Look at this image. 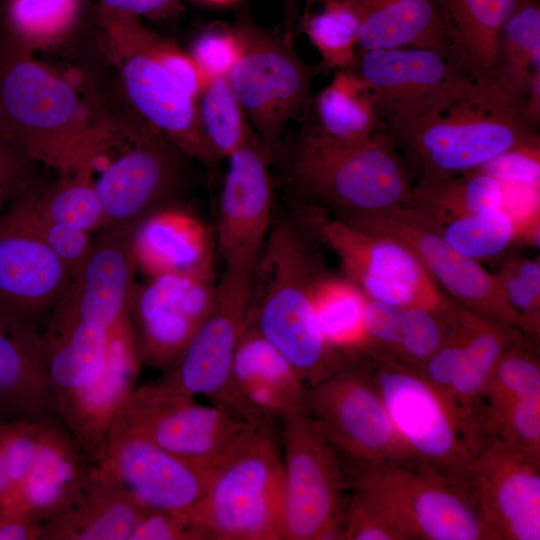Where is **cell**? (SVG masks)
<instances>
[{
	"label": "cell",
	"mask_w": 540,
	"mask_h": 540,
	"mask_svg": "<svg viewBox=\"0 0 540 540\" xmlns=\"http://www.w3.org/2000/svg\"><path fill=\"white\" fill-rule=\"evenodd\" d=\"M479 428L483 445L497 441L540 464V396L483 413Z\"/></svg>",
	"instance_id": "obj_45"
},
{
	"label": "cell",
	"mask_w": 540,
	"mask_h": 540,
	"mask_svg": "<svg viewBox=\"0 0 540 540\" xmlns=\"http://www.w3.org/2000/svg\"><path fill=\"white\" fill-rule=\"evenodd\" d=\"M134 248L136 269L148 277L187 271L216 257L213 231L182 202L144 219Z\"/></svg>",
	"instance_id": "obj_29"
},
{
	"label": "cell",
	"mask_w": 540,
	"mask_h": 540,
	"mask_svg": "<svg viewBox=\"0 0 540 540\" xmlns=\"http://www.w3.org/2000/svg\"><path fill=\"white\" fill-rule=\"evenodd\" d=\"M44 526L26 510L0 507V540H42Z\"/></svg>",
	"instance_id": "obj_56"
},
{
	"label": "cell",
	"mask_w": 540,
	"mask_h": 540,
	"mask_svg": "<svg viewBox=\"0 0 540 540\" xmlns=\"http://www.w3.org/2000/svg\"><path fill=\"white\" fill-rule=\"evenodd\" d=\"M347 473L405 540H492L461 487L425 464Z\"/></svg>",
	"instance_id": "obj_13"
},
{
	"label": "cell",
	"mask_w": 540,
	"mask_h": 540,
	"mask_svg": "<svg viewBox=\"0 0 540 540\" xmlns=\"http://www.w3.org/2000/svg\"><path fill=\"white\" fill-rule=\"evenodd\" d=\"M318 244L292 212L274 211L247 298L246 326L280 351L308 387L345 364L325 342L312 305L313 282L326 270Z\"/></svg>",
	"instance_id": "obj_1"
},
{
	"label": "cell",
	"mask_w": 540,
	"mask_h": 540,
	"mask_svg": "<svg viewBox=\"0 0 540 540\" xmlns=\"http://www.w3.org/2000/svg\"><path fill=\"white\" fill-rule=\"evenodd\" d=\"M386 130L418 178L475 171L539 136L498 86L476 82Z\"/></svg>",
	"instance_id": "obj_3"
},
{
	"label": "cell",
	"mask_w": 540,
	"mask_h": 540,
	"mask_svg": "<svg viewBox=\"0 0 540 540\" xmlns=\"http://www.w3.org/2000/svg\"><path fill=\"white\" fill-rule=\"evenodd\" d=\"M304 413L347 471L421 463L392 421L362 362L346 364L306 391Z\"/></svg>",
	"instance_id": "obj_10"
},
{
	"label": "cell",
	"mask_w": 540,
	"mask_h": 540,
	"mask_svg": "<svg viewBox=\"0 0 540 540\" xmlns=\"http://www.w3.org/2000/svg\"><path fill=\"white\" fill-rule=\"evenodd\" d=\"M226 161L215 251L223 269L251 271L274 216L271 163L255 134Z\"/></svg>",
	"instance_id": "obj_20"
},
{
	"label": "cell",
	"mask_w": 540,
	"mask_h": 540,
	"mask_svg": "<svg viewBox=\"0 0 540 540\" xmlns=\"http://www.w3.org/2000/svg\"><path fill=\"white\" fill-rule=\"evenodd\" d=\"M3 463V436H2V422H0V473Z\"/></svg>",
	"instance_id": "obj_60"
},
{
	"label": "cell",
	"mask_w": 540,
	"mask_h": 540,
	"mask_svg": "<svg viewBox=\"0 0 540 540\" xmlns=\"http://www.w3.org/2000/svg\"><path fill=\"white\" fill-rule=\"evenodd\" d=\"M344 222L402 243L453 301L489 321L521 330L519 316L506 301L495 275L452 248L413 206L391 208Z\"/></svg>",
	"instance_id": "obj_15"
},
{
	"label": "cell",
	"mask_w": 540,
	"mask_h": 540,
	"mask_svg": "<svg viewBox=\"0 0 540 540\" xmlns=\"http://www.w3.org/2000/svg\"><path fill=\"white\" fill-rule=\"evenodd\" d=\"M115 417L160 448L206 472L249 422L223 405L203 404L156 380L136 387Z\"/></svg>",
	"instance_id": "obj_16"
},
{
	"label": "cell",
	"mask_w": 540,
	"mask_h": 540,
	"mask_svg": "<svg viewBox=\"0 0 540 540\" xmlns=\"http://www.w3.org/2000/svg\"><path fill=\"white\" fill-rule=\"evenodd\" d=\"M281 423L283 540H341L350 492L342 459L305 413Z\"/></svg>",
	"instance_id": "obj_12"
},
{
	"label": "cell",
	"mask_w": 540,
	"mask_h": 540,
	"mask_svg": "<svg viewBox=\"0 0 540 540\" xmlns=\"http://www.w3.org/2000/svg\"><path fill=\"white\" fill-rule=\"evenodd\" d=\"M10 208L50 247L64 265L72 282L76 280L92 249L90 232L38 216L30 209L23 195Z\"/></svg>",
	"instance_id": "obj_48"
},
{
	"label": "cell",
	"mask_w": 540,
	"mask_h": 540,
	"mask_svg": "<svg viewBox=\"0 0 540 540\" xmlns=\"http://www.w3.org/2000/svg\"><path fill=\"white\" fill-rule=\"evenodd\" d=\"M61 421L37 329L0 323V422Z\"/></svg>",
	"instance_id": "obj_28"
},
{
	"label": "cell",
	"mask_w": 540,
	"mask_h": 540,
	"mask_svg": "<svg viewBox=\"0 0 540 540\" xmlns=\"http://www.w3.org/2000/svg\"><path fill=\"white\" fill-rule=\"evenodd\" d=\"M284 6L283 31L282 33L291 41L294 40V33L298 22V0H282ZM314 0H306L311 2Z\"/></svg>",
	"instance_id": "obj_58"
},
{
	"label": "cell",
	"mask_w": 540,
	"mask_h": 540,
	"mask_svg": "<svg viewBox=\"0 0 540 540\" xmlns=\"http://www.w3.org/2000/svg\"><path fill=\"white\" fill-rule=\"evenodd\" d=\"M95 463L61 421L44 424L20 508L44 526L81 498L92 479Z\"/></svg>",
	"instance_id": "obj_27"
},
{
	"label": "cell",
	"mask_w": 540,
	"mask_h": 540,
	"mask_svg": "<svg viewBox=\"0 0 540 540\" xmlns=\"http://www.w3.org/2000/svg\"><path fill=\"white\" fill-rule=\"evenodd\" d=\"M292 213L339 258L344 276L371 300L395 307L447 309L452 299L413 252L385 236L357 229L323 207L294 200Z\"/></svg>",
	"instance_id": "obj_11"
},
{
	"label": "cell",
	"mask_w": 540,
	"mask_h": 540,
	"mask_svg": "<svg viewBox=\"0 0 540 540\" xmlns=\"http://www.w3.org/2000/svg\"><path fill=\"white\" fill-rule=\"evenodd\" d=\"M199 3L212 7H229L238 4L241 0H196Z\"/></svg>",
	"instance_id": "obj_59"
},
{
	"label": "cell",
	"mask_w": 540,
	"mask_h": 540,
	"mask_svg": "<svg viewBox=\"0 0 540 540\" xmlns=\"http://www.w3.org/2000/svg\"><path fill=\"white\" fill-rule=\"evenodd\" d=\"M308 386L294 366L255 328L246 326L231 372L230 408L247 421L304 413Z\"/></svg>",
	"instance_id": "obj_24"
},
{
	"label": "cell",
	"mask_w": 540,
	"mask_h": 540,
	"mask_svg": "<svg viewBox=\"0 0 540 540\" xmlns=\"http://www.w3.org/2000/svg\"><path fill=\"white\" fill-rule=\"evenodd\" d=\"M278 158L294 200L319 205L339 220L413 205L414 175L387 130L340 144L303 126Z\"/></svg>",
	"instance_id": "obj_2"
},
{
	"label": "cell",
	"mask_w": 540,
	"mask_h": 540,
	"mask_svg": "<svg viewBox=\"0 0 540 540\" xmlns=\"http://www.w3.org/2000/svg\"><path fill=\"white\" fill-rule=\"evenodd\" d=\"M540 70V3L522 0L504 23L494 84L521 106Z\"/></svg>",
	"instance_id": "obj_38"
},
{
	"label": "cell",
	"mask_w": 540,
	"mask_h": 540,
	"mask_svg": "<svg viewBox=\"0 0 540 540\" xmlns=\"http://www.w3.org/2000/svg\"><path fill=\"white\" fill-rule=\"evenodd\" d=\"M250 274L251 271L223 269L211 312L157 382L172 391L203 396L231 409V372L246 327Z\"/></svg>",
	"instance_id": "obj_17"
},
{
	"label": "cell",
	"mask_w": 540,
	"mask_h": 540,
	"mask_svg": "<svg viewBox=\"0 0 540 540\" xmlns=\"http://www.w3.org/2000/svg\"><path fill=\"white\" fill-rule=\"evenodd\" d=\"M140 360L129 320L112 332L106 367L60 420L93 461L103 458L108 434L122 404L136 388Z\"/></svg>",
	"instance_id": "obj_25"
},
{
	"label": "cell",
	"mask_w": 540,
	"mask_h": 540,
	"mask_svg": "<svg viewBox=\"0 0 540 540\" xmlns=\"http://www.w3.org/2000/svg\"><path fill=\"white\" fill-rule=\"evenodd\" d=\"M129 540H204L200 527L181 515L144 508Z\"/></svg>",
	"instance_id": "obj_52"
},
{
	"label": "cell",
	"mask_w": 540,
	"mask_h": 540,
	"mask_svg": "<svg viewBox=\"0 0 540 540\" xmlns=\"http://www.w3.org/2000/svg\"><path fill=\"white\" fill-rule=\"evenodd\" d=\"M71 283L60 259L9 207L0 218V323L37 329Z\"/></svg>",
	"instance_id": "obj_21"
},
{
	"label": "cell",
	"mask_w": 540,
	"mask_h": 540,
	"mask_svg": "<svg viewBox=\"0 0 540 540\" xmlns=\"http://www.w3.org/2000/svg\"><path fill=\"white\" fill-rule=\"evenodd\" d=\"M477 170L503 186L540 188V137L508 150Z\"/></svg>",
	"instance_id": "obj_51"
},
{
	"label": "cell",
	"mask_w": 540,
	"mask_h": 540,
	"mask_svg": "<svg viewBox=\"0 0 540 540\" xmlns=\"http://www.w3.org/2000/svg\"><path fill=\"white\" fill-rule=\"evenodd\" d=\"M362 363L418 460L459 485L482 443L452 401L431 385L415 365L380 354Z\"/></svg>",
	"instance_id": "obj_8"
},
{
	"label": "cell",
	"mask_w": 540,
	"mask_h": 540,
	"mask_svg": "<svg viewBox=\"0 0 540 540\" xmlns=\"http://www.w3.org/2000/svg\"><path fill=\"white\" fill-rule=\"evenodd\" d=\"M140 223L101 228L80 275L57 305L112 332L126 323L137 271L134 246Z\"/></svg>",
	"instance_id": "obj_23"
},
{
	"label": "cell",
	"mask_w": 540,
	"mask_h": 540,
	"mask_svg": "<svg viewBox=\"0 0 540 540\" xmlns=\"http://www.w3.org/2000/svg\"><path fill=\"white\" fill-rule=\"evenodd\" d=\"M450 306L445 310L384 306L371 328L376 351L419 367L445 340Z\"/></svg>",
	"instance_id": "obj_37"
},
{
	"label": "cell",
	"mask_w": 540,
	"mask_h": 540,
	"mask_svg": "<svg viewBox=\"0 0 540 540\" xmlns=\"http://www.w3.org/2000/svg\"><path fill=\"white\" fill-rule=\"evenodd\" d=\"M43 426L29 420L2 422L0 507L20 508L23 487L36 457Z\"/></svg>",
	"instance_id": "obj_46"
},
{
	"label": "cell",
	"mask_w": 540,
	"mask_h": 540,
	"mask_svg": "<svg viewBox=\"0 0 540 540\" xmlns=\"http://www.w3.org/2000/svg\"><path fill=\"white\" fill-rule=\"evenodd\" d=\"M508 304L516 311L521 331L539 340L540 262L539 258L510 255L495 275Z\"/></svg>",
	"instance_id": "obj_47"
},
{
	"label": "cell",
	"mask_w": 540,
	"mask_h": 540,
	"mask_svg": "<svg viewBox=\"0 0 540 540\" xmlns=\"http://www.w3.org/2000/svg\"><path fill=\"white\" fill-rule=\"evenodd\" d=\"M284 467L277 420L249 421L208 471L204 540H283Z\"/></svg>",
	"instance_id": "obj_5"
},
{
	"label": "cell",
	"mask_w": 540,
	"mask_h": 540,
	"mask_svg": "<svg viewBox=\"0 0 540 540\" xmlns=\"http://www.w3.org/2000/svg\"><path fill=\"white\" fill-rule=\"evenodd\" d=\"M241 55L227 79L270 163L275 161L290 122L303 121L320 64L303 61L283 33L256 24L246 14L234 24Z\"/></svg>",
	"instance_id": "obj_7"
},
{
	"label": "cell",
	"mask_w": 540,
	"mask_h": 540,
	"mask_svg": "<svg viewBox=\"0 0 540 540\" xmlns=\"http://www.w3.org/2000/svg\"><path fill=\"white\" fill-rule=\"evenodd\" d=\"M354 71L386 128L474 82L445 55L422 48L358 51Z\"/></svg>",
	"instance_id": "obj_22"
},
{
	"label": "cell",
	"mask_w": 540,
	"mask_h": 540,
	"mask_svg": "<svg viewBox=\"0 0 540 540\" xmlns=\"http://www.w3.org/2000/svg\"><path fill=\"white\" fill-rule=\"evenodd\" d=\"M358 51L422 48L446 57L448 41L433 0H355Z\"/></svg>",
	"instance_id": "obj_32"
},
{
	"label": "cell",
	"mask_w": 540,
	"mask_h": 540,
	"mask_svg": "<svg viewBox=\"0 0 540 540\" xmlns=\"http://www.w3.org/2000/svg\"><path fill=\"white\" fill-rule=\"evenodd\" d=\"M196 107L202 137L217 163L254 134L227 77L211 79L198 95Z\"/></svg>",
	"instance_id": "obj_41"
},
{
	"label": "cell",
	"mask_w": 540,
	"mask_h": 540,
	"mask_svg": "<svg viewBox=\"0 0 540 540\" xmlns=\"http://www.w3.org/2000/svg\"><path fill=\"white\" fill-rule=\"evenodd\" d=\"M215 259L134 284L128 318L142 364L165 370L181 355L216 298Z\"/></svg>",
	"instance_id": "obj_14"
},
{
	"label": "cell",
	"mask_w": 540,
	"mask_h": 540,
	"mask_svg": "<svg viewBox=\"0 0 540 540\" xmlns=\"http://www.w3.org/2000/svg\"><path fill=\"white\" fill-rule=\"evenodd\" d=\"M96 9L162 21L176 19L184 10L181 0H97Z\"/></svg>",
	"instance_id": "obj_55"
},
{
	"label": "cell",
	"mask_w": 540,
	"mask_h": 540,
	"mask_svg": "<svg viewBox=\"0 0 540 540\" xmlns=\"http://www.w3.org/2000/svg\"><path fill=\"white\" fill-rule=\"evenodd\" d=\"M520 111L526 125L538 132L540 126V70L536 71L529 90L522 100Z\"/></svg>",
	"instance_id": "obj_57"
},
{
	"label": "cell",
	"mask_w": 540,
	"mask_h": 540,
	"mask_svg": "<svg viewBox=\"0 0 540 540\" xmlns=\"http://www.w3.org/2000/svg\"><path fill=\"white\" fill-rule=\"evenodd\" d=\"M154 47L167 70L197 99L211 79L202 72L189 52H184L160 35L157 36Z\"/></svg>",
	"instance_id": "obj_54"
},
{
	"label": "cell",
	"mask_w": 540,
	"mask_h": 540,
	"mask_svg": "<svg viewBox=\"0 0 540 540\" xmlns=\"http://www.w3.org/2000/svg\"><path fill=\"white\" fill-rule=\"evenodd\" d=\"M432 228L452 248L479 263L496 259L522 240L521 227L503 208L462 216Z\"/></svg>",
	"instance_id": "obj_42"
},
{
	"label": "cell",
	"mask_w": 540,
	"mask_h": 540,
	"mask_svg": "<svg viewBox=\"0 0 540 540\" xmlns=\"http://www.w3.org/2000/svg\"><path fill=\"white\" fill-rule=\"evenodd\" d=\"M459 486L492 540H540V464L490 441L473 456Z\"/></svg>",
	"instance_id": "obj_19"
},
{
	"label": "cell",
	"mask_w": 540,
	"mask_h": 540,
	"mask_svg": "<svg viewBox=\"0 0 540 540\" xmlns=\"http://www.w3.org/2000/svg\"><path fill=\"white\" fill-rule=\"evenodd\" d=\"M539 340L525 334L512 343L496 364L482 395L481 415L513 401L540 396Z\"/></svg>",
	"instance_id": "obj_44"
},
{
	"label": "cell",
	"mask_w": 540,
	"mask_h": 540,
	"mask_svg": "<svg viewBox=\"0 0 540 540\" xmlns=\"http://www.w3.org/2000/svg\"><path fill=\"white\" fill-rule=\"evenodd\" d=\"M341 540H405V537L376 506L350 488Z\"/></svg>",
	"instance_id": "obj_50"
},
{
	"label": "cell",
	"mask_w": 540,
	"mask_h": 540,
	"mask_svg": "<svg viewBox=\"0 0 540 540\" xmlns=\"http://www.w3.org/2000/svg\"><path fill=\"white\" fill-rule=\"evenodd\" d=\"M297 29L321 57L324 74L354 70L358 52L359 14L355 0L306 2Z\"/></svg>",
	"instance_id": "obj_39"
},
{
	"label": "cell",
	"mask_w": 540,
	"mask_h": 540,
	"mask_svg": "<svg viewBox=\"0 0 540 540\" xmlns=\"http://www.w3.org/2000/svg\"><path fill=\"white\" fill-rule=\"evenodd\" d=\"M83 0H9L12 42L32 51L60 41L75 26Z\"/></svg>",
	"instance_id": "obj_43"
},
{
	"label": "cell",
	"mask_w": 540,
	"mask_h": 540,
	"mask_svg": "<svg viewBox=\"0 0 540 540\" xmlns=\"http://www.w3.org/2000/svg\"><path fill=\"white\" fill-rule=\"evenodd\" d=\"M40 336L60 417L100 378L107 364L112 331L56 306Z\"/></svg>",
	"instance_id": "obj_26"
},
{
	"label": "cell",
	"mask_w": 540,
	"mask_h": 540,
	"mask_svg": "<svg viewBox=\"0 0 540 540\" xmlns=\"http://www.w3.org/2000/svg\"><path fill=\"white\" fill-rule=\"evenodd\" d=\"M503 203V185L480 170L450 176H421L413 187L412 206L432 227L502 208Z\"/></svg>",
	"instance_id": "obj_36"
},
{
	"label": "cell",
	"mask_w": 540,
	"mask_h": 540,
	"mask_svg": "<svg viewBox=\"0 0 540 540\" xmlns=\"http://www.w3.org/2000/svg\"><path fill=\"white\" fill-rule=\"evenodd\" d=\"M449 59L472 81L494 84L502 27L522 0H433Z\"/></svg>",
	"instance_id": "obj_30"
},
{
	"label": "cell",
	"mask_w": 540,
	"mask_h": 540,
	"mask_svg": "<svg viewBox=\"0 0 540 540\" xmlns=\"http://www.w3.org/2000/svg\"><path fill=\"white\" fill-rule=\"evenodd\" d=\"M144 509L95 463L81 498L44 525L42 540H129Z\"/></svg>",
	"instance_id": "obj_31"
},
{
	"label": "cell",
	"mask_w": 540,
	"mask_h": 540,
	"mask_svg": "<svg viewBox=\"0 0 540 540\" xmlns=\"http://www.w3.org/2000/svg\"><path fill=\"white\" fill-rule=\"evenodd\" d=\"M303 126L340 144L368 140L386 130L373 95L354 70H338L331 81L312 97Z\"/></svg>",
	"instance_id": "obj_33"
},
{
	"label": "cell",
	"mask_w": 540,
	"mask_h": 540,
	"mask_svg": "<svg viewBox=\"0 0 540 540\" xmlns=\"http://www.w3.org/2000/svg\"><path fill=\"white\" fill-rule=\"evenodd\" d=\"M99 134L76 87L12 42L0 56V139L64 175L89 160Z\"/></svg>",
	"instance_id": "obj_4"
},
{
	"label": "cell",
	"mask_w": 540,
	"mask_h": 540,
	"mask_svg": "<svg viewBox=\"0 0 540 540\" xmlns=\"http://www.w3.org/2000/svg\"><path fill=\"white\" fill-rule=\"evenodd\" d=\"M95 19L101 47L118 71L134 116L190 159L215 168L200 131L196 98L159 59L158 34L132 15L95 9Z\"/></svg>",
	"instance_id": "obj_6"
},
{
	"label": "cell",
	"mask_w": 540,
	"mask_h": 540,
	"mask_svg": "<svg viewBox=\"0 0 540 540\" xmlns=\"http://www.w3.org/2000/svg\"><path fill=\"white\" fill-rule=\"evenodd\" d=\"M242 45L235 27L212 22L193 39L189 54L209 78L227 77L241 55Z\"/></svg>",
	"instance_id": "obj_49"
},
{
	"label": "cell",
	"mask_w": 540,
	"mask_h": 540,
	"mask_svg": "<svg viewBox=\"0 0 540 540\" xmlns=\"http://www.w3.org/2000/svg\"><path fill=\"white\" fill-rule=\"evenodd\" d=\"M23 197L35 214L49 221L88 232L105 225L103 207L93 183L89 162L60 175L58 181L41 192L27 190Z\"/></svg>",
	"instance_id": "obj_40"
},
{
	"label": "cell",
	"mask_w": 540,
	"mask_h": 540,
	"mask_svg": "<svg viewBox=\"0 0 540 540\" xmlns=\"http://www.w3.org/2000/svg\"><path fill=\"white\" fill-rule=\"evenodd\" d=\"M311 299L325 342L346 364L373 354L364 318L368 297L356 284L324 270L313 282Z\"/></svg>",
	"instance_id": "obj_35"
},
{
	"label": "cell",
	"mask_w": 540,
	"mask_h": 540,
	"mask_svg": "<svg viewBox=\"0 0 540 540\" xmlns=\"http://www.w3.org/2000/svg\"><path fill=\"white\" fill-rule=\"evenodd\" d=\"M463 345L448 398L480 440L478 413L492 372L506 349L524 333L489 321L464 308Z\"/></svg>",
	"instance_id": "obj_34"
},
{
	"label": "cell",
	"mask_w": 540,
	"mask_h": 540,
	"mask_svg": "<svg viewBox=\"0 0 540 540\" xmlns=\"http://www.w3.org/2000/svg\"><path fill=\"white\" fill-rule=\"evenodd\" d=\"M96 463L142 507L169 511L199 526L208 472L160 448L117 417L103 458Z\"/></svg>",
	"instance_id": "obj_18"
},
{
	"label": "cell",
	"mask_w": 540,
	"mask_h": 540,
	"mask_svg": "<svg viewBox=\"0 0 540 540\" xmlns=\"http://www.w3.org/2000/svg\"><path fill=\"white\" fill-rule=\"evenodd\" d=\"M20 149L0 139V218L30 189V164Z\"/></svg>",
	"instance_id": "obj_53"
},
{
	"label": "cell",
	"mask_w": 540,
	"mask_h": 540,
	"mask_svg": "<svg viewBox=\"0 0 540 540\" xmlns=\"http://www.w3.org/2000/svg\"><path fill=\"white\" fill-rule=\"evenodd\" d=\"M102 144L113 157L93 179L105 225L142 222L182 202L190 159L137 117L103 116Z\"/></svg>",
	"instance_id": "obj_9"
}]
</instances>
